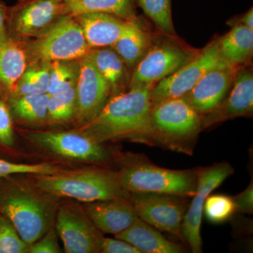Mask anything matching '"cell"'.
Segmentation results:
<instances>
[{
    "label": "cell",
    "mask_w": 253,
    "mask_h": 253,
    "mask_svg": "<svg viewBox=\"0 0 253 253\" xmlns=\"http://www.w3.org/2000/svg\"><path fill=\"white\" fill-rule=\"evenodd\" d=\"M189 53L172 44H163L148 49L136 65L129 89L150 86L170 76L189 61Z\"/></svg>",
    "instance_id": "12"
},
{
    "label": "cell",
    "mask_w": 253,
    "mask_h": 253,
    "mask_svg": "<svg viewBox=\"0 0 253 253\" xmlns=\"http://www.w3.org/2000/svg\"><path fill=\"white\" fill-rule=\"evenodd\" d=\"M236 71V66L229 63L214 68L183 97L199 114L212 112L225 99Z\"/></svg>",
    "instance_id": "14"
},
{
    "label": "cell",
    "mask_w": 253,
    "mask_h": 253,
    "mask_svg": "<svg viewBox=\"0 0 253 253\" xmlns=\"http://www.w3.org/2000/svg\"><path fill=\"white\" fill-rule=\"evenodd\" d=\"M84 211L95 226L104 234H119L138 217L129 199H113L86 203Z\"/></svg>",
    "instance_id": "16"
},
{
    "label": "cell",
    "mask_w": 253,
    "mask_h": 253,
    "mask_svg": "<svg viewBox=\"0 0 253 253\" xmlns=\"http://www.w3.org/2000/svg\"><path fill=\"white\" fill-rule=\"evenodd\" d=\"M187 197L159 193H130L138 217L159 231L169 233L184 244L181 226L188 208Z\"/></svg>",
    "instance_id": "6"
},
{
    "label": "cell",
    "mask_w": 253,
    "mask_h": 253,
    "mask_svg": "<svg viewBox=\"0 0 253 253\" xmlns=\"http://www.w3.org/2000/svg\"><path fill=\"white\" fill-rule=\"evenodd\" d=\"M64 0H31L23 3L16 17V31L28 36L49 31L65 15Z\"/></svg>",
    "instance_id": "17"
},
{
    "label": "cell",
    "mask_w": 253,
    "mask_h": 253,
    "mask_svg": "<svg viewBox=\"0 0 253 253\" xmlns=\"http://www.w3.org/2000/svg\"><path fill=\"white\" fill-rule=\"evenodd\" d=\"M236 212L232 196L224 194H210L206 198L203 213L213 224H221L229 220Z\"/></svg>",
    "instance_id": "30"
},
{
    "label": "cell",
    "mask_w": 253,
    "mask_h": 253,
    "mask_svg": "<svg viewBox=\"0 0 253 253\" xmlns=\"http://www.w3.org/2000/svg\"><path fill=\"white\" fill-rule=\"evenodd\" d=\"M117 171L118 180L130 193H159L191 198L198 185L199 168L170 169L159 167L144 155L131 154Z\"/></svg>",
    "instance_id": "4"
},
{
    "label": "cell",
    "mask_w": 253,
    "mask_h": 253,
    "mask_svg": "<svg viewBox=\"0 0 253 253\" xmlns=\"http://www.w3.org/2000/svg\"><path fill=\"white\" fill-rule=\"evenodd\" d=\"M136 3L159 29L172 34L174 29L172 20L171 0H136Z\"/></svg>",
    "instance_id": "29"
},
{
    "label": "cell",
    "mask_w": 253,
    "mask_h": 253,
    "mask_svg": "<svg viewBox=\"0 0 253 253\" xmlns=\"http://www.w3.org/2000/svg\"><path fill=\"white\" fill-rule=\"evenodd\" d=\"M229 96L212 112L202 116L203 128L240 116H251L253 111V76L249 70H237Z\"/></svg>",
    "instance_id": "15"
},
{
    "label": "cell",
    "mask_w": 253,
    "mask_h": 253,
    "mask_svg": "<svg viewBox=\"0 0 253 253\" xmlns=\"http://www.w3.org/2000/svg\"><path fill=\"white\" fill-rule=\"evenodd\" d=\"M61 166L51 163L21 164L0 160V177L15 174H32L36 175H50L66 172Z\"/></svg>",
    "instance_id": "32"
},
{
    "label": "cell",
    "mask_w": 253,
    "mask_h": 253,
    "mask_svg": "<svg viewBox=\"0 0 253 253\" xmlns=\"http://www.w3.org/2000/svg\"><path fill=\"white\" fill-rule=\"evenodd\" d=\"M115 238L132 245L141 253H185L181 246L168 241L158 229L139 217Z\"/></svg>",
    "instance_id": "19"
},
{
    "label": "cell",
    "mask_w": 253,
    "mask_h": 253,
    "mask_svg": "<svg viewBox=\"0 0 253 253\" xmlns=\"http://www.w3.org/2000/svg\"><path fill=\"white\" fill-rule=\"evenodd\" d=\"M219 53L226 62L237 66L252 57L253 30L239 24L233 28L220 41H218Z\"/></svg>",
    "instance_id": "22"
},
{
    "label": "cell",
    "mask_w": 253,
    "mask_h": 253,
    "mask_svg": "<svg viewBox=\"0 0 253 253\" xmlns=\"http://www.w3.org/2000/svg\"><path fill=\"white\" fill-rule=\"evenodd\" d=\"M79 63L74 61H54L50 64L47 94L53 95L65 90L77 83Z\"/></svg>",
    "instance_id": "28"
},
{
    "label": "cell",
    "mask_w": 253,
    "mask_h": 253,
    "mask_svg": "<svg viewBox=\"0 0 253 253\" xmlns=\"http://www.w3.org/2000/svg\"><path fill=\"white\" fill-rule=\"evenodd\" d=\"M101 253H141L135 247L118 239L103 238L101 245Z\"/></svg>",
    "instance_id": "35"
},
{
    "label": "cell",
    "mask_w": 253,
    "mask_h": 253,
    "mask_svg": "<svg viewBox=\"0 0 253 253\" xmlns=\"http://www.w3.org/2000/svg\"><path fill=\"white\" fill-rule=\"evenodd\" d=\"M242 23L241 24L244 25L246 27L251 28L253 30V9L251 8V9L244 15V17L242 18Z\"/></svg>",
    "instance_id": "37"
},
{
    "label": "cell",
    "mask_w": 253,
    "mask_h": 253,
    "mask_svg": "<svg viewBox=\"0 0 253 253\" xmlns=\"http://www.w3.org/2000/svg\"><path fill=\"white\" fill-rule=\"evenodd\" d=\"M58 234L54 227L51 228L44 235L30 245L31 253H60L62 252L58 242Z\"/></svg>",
    "instance_id": "33"
},
{
    "label": "cell",
    "mask_w": 253,
    "mask_h": 253,
    "mask_svg": "<svg viewBox=\"0 0 253 253\" xmlns=\"http://www.w3.org/2000/svg\"><path fill=\"white\" fill-rule=\"evenodd\" d=\"M136 20L127 21L123 34L112 46L126 66L135 67L149 49V35L136 23Z\"/></svg>",
    "instance_id": "21"
},
{
    "label": "cell",
    "mask_w": 253,
    "mask_h": 253,
    "mask_svg": "<svg viewBox=\"0 0 253 253\" xmlns=\"http://www.w3.org/2000/svg\"><path fill=\"white\" fill-rule=\"evenodd\" d=\"M234 172V168L226 162L199 168L197 189L193 196L194 199L189 205L181 226L184 244L189 246L192 253H202L201 227L206 198Z\"/></svg>",
    "instance_id": "10"
},
{
    "label": "cell",
    "mask_w": 253,
    "mask_h": 253,
    "mask_svg": "<svg viewBox=\"0 0 253 253\" xmlns=\"http://www.w3.org/2000/svg\"><path fill=\"white\" fill-rule=\"evenodd\" d=\"M203 129L199 114L184 97L152 105L151 145L191 156Z\"/></svg>",
    "instance_id": "2"
},
{
    "label": "cell",
    "mask_w": 253,
    "mask_h": 253,
    "mask_svg": "<svg viewBox=\"0 0 253 253\" xmlns=\"http://www.w3.org/2000/svg\"><path fill=\"white\" fill-rule=\"evenodd\" d=\"M77 112L76 84L53 95L48 101L47 118L51 122L63 123L72 119Z\"/></svg>",
    "instance_id": "27"
},
{
    "label": "cell",
    "mask_w": 253,
    "mask_h": 253,
    "mask_svg": "<svg viewBox=\"0 0 253 253\" xmlns=\"http://www.w3.org/2000/svg\"><path fill=\"white\" fill-rule=\"evenodd\" d=\"M5 39H6V38L5 34L4 16H3L2 10L0 7V42L4 41Z\"/></svg>",
    "instance_id": "38"
},
{
    "label": "cell",
    "mask_w": 253,
    "mask_h": 253,
    "mask_svg": "<svg viewBox=\"0 0 253 253\" xmlns=\"http://www.w3.org/2000/svg\"><path fill=\"white\" fill-rule=\"evenodd\" d=\"M111 88L94 66L89 54L79 61L76 83L77 112L82 126L92 121L109 101Z\"/></svg>",
    "instance_id": "13"
},
{
    "label": "cell",
    "mask_w": 253,
    "mask_h": 253,
    "mask_svg": "<svg viewBox=\"0 0 253 253\" xmlns=\"http://www.w3.org/2000/svg\"><path fill=\"white\" fill-rule=\"evenodd\" d=\"M94 66L109 83L111 92L121 93L126 76V63L113 48H96L88 53Z\"/></svg>",
    "instance_id": "23"
},
{
    "label": "cell",
    "mask_w": 253,
    "mask_h": 253,
    "mask_svg": "<svg viewBox=\"0 0 253 253\" xmlns=\"http://www.w3.org/2000/svg\"><path fill=\"white\" fill-rule=\"evenodd\" d=\"M27 68L24 51L13 41L0 42V81L14 91Z\"/></svg>",
    "instance_id": "24"
},
{
    "label": "cell",
    "mask_w": 253,
    "mask_h": 253,
    "mask_svg": "<svg viewBox=\"0 0 253 253\" xmlns=\"http://www.w3.org/2000/svg\"><path fill=\"white\" fill-rule=\"evenodd\" d=\"M226 63L219 53L218 41L214 42L194 59L153 86L150 91L151 104L183 97L208 71Z\"/></svg>",
    "instance_id": "9"
},
{
    "label": "cell",
    "mask_w": 253,
    "mask_h": 253,
    "mask_svg": "<svg viewBox=\"0 0 253 253\" xmlns=\"http://www.w3.org/2000/svg\"><path fill=\"white\" fill-rule=\"evenodd\" d=\"M29 247L9 218L0 212V253H28Z\"/></svg>",
    "instance_id": "31"
},
{
    "label": "cell",
    "mask_w": 253,
    "mask_h": 253,
    "mask_svg": "<svg viewBox=\"0 0 253 253\" xmlns=\"http://www.w3.org/2000/svg\"><path fill=\"white\" fill-rule=\"evenodd\" d=\"M26 137L41 149L62 157L95 163L109 162L111 154L103 143L81 133L28 131Z\"/></svg>",
    "instance_id": "11"
},
{
    "label": "cell",
    "mask_w": 253,
    "mask_h": 253,
    "mask_svg": "<svg viewBox=\"0 0 253 253\" xmlns=\"http://www.w3.org/2000/svg\"><path fill=\"white\" fill-rule=\"evenodd\" d=\"M49 98L47 93L15 96L11 101V107L20 119L26 122L41 123L47 118Z\"/></svg>",
    "instance_id": "25"
},
{
    "label": "cell",
    "mask_w": 253,
    "mask_h": 253,
    "mask_svg": "<svg viewBox=\"0 0 253 253\" xmlns=\"http://www.w3.org/2000/svg\"><path fill=\"white\" fill-rule=\"evenodd\" d=\"M55 229L67 253H101L103 233L95 226L84 208L73 203L59 206Z\"/></svg>",
    "instance_id": "8"
},
{
    "label": "cell",
    "mask_w": 253,
    "mask_h": 253,
    "mask_svg": "<svg viewBox=\"0 0 253 253\" xmlns=\"http://www.w3.org/2000/svg\"><path fill=\"white\" fill-rule=\"evenodd\" d=\"M42 62L28 69L26 68L13 91L16 96L47 93L51 62Z\"/></svg>",
    "instance_id": "26"
},
{
    "label": "cell",
    "mask_w": 253,
    "mask_h": 253,
    "mask_svg": "<svg viewBox=\"0 0 253 253\" xmlns=\"http://www.w3.org/2000/svg\"><path fill=\"white\" fill-rule=\"evenodd\" d=\"M37 189L54 198H69L91 203L113 199H129L130 194L118 180L117 171L90 169L50 175H36Z\"/></svg>",
    "instance_id": "5"
},
{
    "label": "cell",
    "mask_w": 253,
    "mask_h": 253,
    "mask_svg": "<svg viewBox=\"0 0 253 253\" xmlns=\"http://www.w3.org/2000/svg\"><path fill=\"white\" fill-rule=\"evenodd\" d=\"M14 143V130L11 116L6 105L0 101V144L11 147Z\"/></svg>",
    "instance_id": "34"
},
{
    "label": "cell",
    "mask_w": 253,
    "mask_h": 253,
    "mask_svg": "<svg viewBox=\"0 0 253 253\" xmlns=\"http://www.w3.org/2000/svg\"><path fill=\"white\" fill-rule=\"evenodd\" d=\"M53 198L27 186H9L0 194V212L9 218L21 239L31 245L54 225L59 206Z\"/></svg>",
    "instance_id": "3"
},
{
    "label": "cell",
    "mask_w": 253,
    "mask_h": 253,
    "mask_svg": "<svg viewBox=\"0 0 253 253\" xmlns=\"http://www.w3.org/2000/svg\"><path fill=\"white\" fill-rule=\"evenodd\" d=\"M65 14L78 16L86 13H105L132 21L136 20L134 0H64Z\"/></svg>",
    "instance_id": "20"
},
{
    "label": "cell",
    "mask_w": 253,
    "mask_h": 253,
    "mask_svg": "<svg viewBox=\"0 0 253 253\" xmlns=\"http://www.w3.org/2000/svg\"><path fill=\"white\" fill-rule=\"evenodd\" d=\"M151 88H131L113 95L99 115L77 131L98 142L128 139L151 145Z\"/></svg>",
    "instance_id": "1"
},
{
    "label": "cell",
    "mask_w": 253,
    "mask_h": 253,
    "mask_svg": "<svg viewBox=\"0 0 253 253\" xmlns=\"http://www.w3.org/2000/svg\"><path fill=\"white\" fill-rule=\"evenodd\" d=\"M91 48L111 46L119 39L127 21L105 13H86L75 16Z\"/></svg>",
    "instance_id": "18"
},
{
    "label": "cell",
    "mask_w": 253,
    "mask_h": 253,
    "mask_svg": "<svg viewBox=\"0 0 253 253\" xmlns=\"http://www.w3.org/2000/svg\"><path fill=\"white\" fill-rule=\"evenodd\" d=\"M91 49L76 18L65 14L33 46V52L42 61H76Z\"/></svg>",
    "instance_id": "7"
},
{
    "label": "cell",
    "mask_w": 253,
    "mask_h": 253,
    "mask_svg": "<svg viewBox=\"0 0 253 253\" xmlns=\"http://www.w3.org/2000/svg\"><path fill=\"white\" fill-rule=\"evenodd\" d=\"M235 206L236 212L244 214H252L253 212V183L251 184L242 192L232 196Z\"/></svg>",
    "instance_id": "36"
}]
</instances>
